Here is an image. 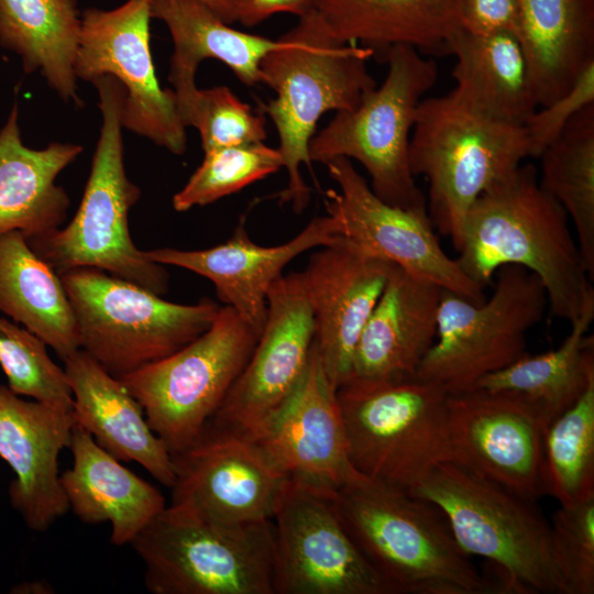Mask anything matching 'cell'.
Returning <instances> with one entry per match:
<instances>
[{
  "mask_svg": "<svg viewBox=\"0 0 594 594\" xmlns=\"http://www.w3.org/2000/svg\"><path fill=\"white\" fill-rule=\"evenodd\" d=\"M457 252L462 271L485 288L502 266L532 272L551 314L570 322L594 297L568 215L540 186L531 164H521L474 201Z\"/></svg>",
  "mask_w": 594,
  "mask_h": 594,
  "instance_id": "6da1fadb",
  "label": "cell"
},
{
  "mask_svg": "<svg viewBox=\"0 0 594 594\" xmlns=\"http://www.w3.org/2000/svg\"><path fill=\"white\" fill-rule=\"evenodd\" d=\"M332 498L391 594H504L460 548L433 503L356 471L332 488Z\"/></svg>",
  "mask_w": 594,
  "mask_h": 594,
  "instance_id": "7a4b0ae2",
  "label": "cell"
},
{
  "mask_svg": "<svg viewBox=\"0 0 594 594\" xmlns=\"http://www.w3.org/2000/svg\"><path fill=\"white\" fill-rule=\"evenodd\" d=\"M277 40L260 65L262 84L276 92L264 111L277 131V148L288 177L278 194L279 204H292L299 213L310 200L300 166H311L308 148L317 123L328 111L354 109L376 87L367 69L374 53L339 41L312 9Z\"/></svg>",
  "mask_w": 594,
  "mask_h": 594,
  "instance_id": "3957f363",
  "label": "cell"
},
{
  "mask_svg": "<svg viewBox=\"0 0 594 594\" xmlns=\"http://www.w3.org/2000/svg\"><path fill=\"white\" fill-rule=\"evenodd\" d=\"M91 84L99 96L101 127L78 210L66 227L28 242L58 274L78 267L98 268L163 296L168 292L169 276L163 265L136 248L129 228V213L141 189L124 167V88L112 76Z\"/></svg>",
  "mask_w": 594,
  "mask_h": 594,
  "instance_id": "277c9868",
  "label": "cell"
},
{
  "mask_svg": "<svg viewBox=\"0 0 594 594\" xmlns=\"http://www.w3.org/2000/svg\"><path fill=\"white\" fill-rule=\"evenodd\" d=\"M408 493L442 510L460 548L491 562L505 594H568L550 521L535 501L451 460Z\"/></svg>",
  "mask_w": 594,
  "mask_h": 594,
  "instance_id": "5b68a950",
  "label": "cell"
},
{
  "mask_svg": "<svg viewBox=\"0 0 594 594\" xmlns=\"http://www.w3.org/2000/svg\"><path fill=\"white\" fill-rule=\"evenodd\" d=\"M530 157L524 127L495 120L451 91L425 98L415 117L409 166L428 183L427 211L458 251L474 201Z\"/></svg>",
  "mask_w": 594,
  "mask_h": 594,
  "instance_id": "8992f818",
  "label": "cell"
},
{
  "mask_svg": "<svg viewBox=\"0 0 594 594\" xmlns=\"http://www.w3.org/2000/svg\"><path fill=\"white\" fill-rule=\"evenodd\" d=\"M448 395L416 376L349 380L338 387L352 468L400 490L414 488L450 460Z\"/></svg>",
  "mask_w": 594,
  "mask_h": 594,
  "instance_id": "52a82bcc",
  "label": "cell"
},
{
  "mask_svg": "<svg viewBox=\"0 0 594 594\" xmlns=\"http://www.w3.org/2000/svg\"><path fill=\"white\" fill-rule=\"evenodd\" d=\"M385 80L359 105L339 111L309 142V158L326 164L336 157L358 161L371 178L373 193L388 205L427 211V200L409 166V142L417 108L437 81L432 58L409 46L385 55ZM428 212V211H427Z\"/></svg>",
  "mask_w": 594,
  "mask_h": 594,
  "instance_id": "ba28073f",
  "label": "cell"
},
{
  "mask_svg": "<svg viewBox=\"0 0 594 594\" xmlns=\"http://www.w3.org/2000/svg\"><path fill=\"white\" fill-rule=\"evenodd\" d=\"M80 349L120 378L187 345L212 324L220 306L176 304L92 267L59 274Z\"/></svg>",
  "mask_w": 594,
  "mask_h": 594,
  "instance_id": "9c48e42d",
  "label": "cell"
},
{
  "mask_svg": "<svg viewBox=\"0 0 594 594\" xmlns=\"http://www.w3.org/2000/svg\"><path fill=\"white\" fill-rule=\"evenodd\" d=\"M130 546L153 594H274L272 520L215 524L169 504Z\"/></svg>",
  "mask_w": 594,
  "mask_h": 594,
  "instance_id": "30bf717a",
  "label": "cell"
},
{
  "mask_svg": "<svg viewBox=\"0 0 594 594\" xmlns=\"http://www.w3.org/2000/svg\"><path fill=\"white\" fill-rule=\"evenodd\" d=\"M494 290L480 302L442 290L435 343L415 376L448 393L473 388L527 354V333L549 307L536 274L518 265L497 270Z\"/></svg>",
  "mask_w": 594,
  "mask_h": 594,
  "instance_id": "8fae6325",
  "label": "cell"
},
{
  "mask_svg": "<svg viewBox=\"0 0 594 594\" xmlns=\"http://www.w3.org/2000/svg\"><path fill=\"white\" fill-rule=\"evenodd\" d=\"M258 337L234 309L223 305L197 339L119 378L172 455L189 446L219 409Z\"/></svg>",
  "mask_w": 594,
  "mask_h": 594,
  "instance_id": "7c38bea8",
  "label": "cell"
},
{
  "mask_svg": "<svg viewBox=\"0 0 594 594\" xmlns=\"http://www.w3.org/2000/svg\"><path fill=\"white\" fill-rule=\"evenodd\" d=\"M332 488L288 476L272 518L274 594H391L342 525Z\"/></svg>",
  "mask_w": 594,
  "mask_h": 594,
  "instance_id": "4fadbf2b",
  "label": "cell"
},
{
  "mask_svg": "<svg viewBox=\"0 0 594 594\" xmlns=\"http://www.w3.org/2000/svg\"><path fill=\"white\" fill-rule=\"evenodd\" d=\"M151 0H128L112 10L81 13L74 61L76 78L112 76L124 88L122 125L175 155L186 151V127L173 89L156 77L150 46Z\"/></svg>",
  "mask_w": 594,
  "mask_h": 594,
  "instance_id": "5bb4252c",
  "label": "cell"
},
{
  "mask_svg": "<svg viewBox=\"0 0 594 594\" xmlns=\"http://www.w3.org/2000/svg\"><path fill=\"white\" fill-rule=\"evenodd\" d=\"M338 189L324 194L327 215L339 234L362 251L471 301L485 298V287L471 279L457 258L442 249L427 211L386 204L371 189L351 160L324 164Z\"/></svg>",
  "mask_w": 594,
  "mask_h": 594,
  "instance_id": "9a60e30c",
  "label": "cell"
},
{
  "mask_svg": "<svg viewBox=\"0 0 594 594\" xmlns=\"http://www.w3.org/2000/svg\"><path fill=\"white\" fill-rule=\"evenodd\" d=\"M172 457L170 505L215 524L272 520L288 475L255 439L207 422Z\"/></svg>",
  "mask_w": 594,
  "mask_h": 594,
  "instance_id": "2e32d148",
  "label": "cell"
},
{
  "mask_svg": "<svg viewBox=\"0 0 594 594\" xmlns=\"http://www.w3.org/2000/svg\"><path fill=\"white\" fill-rule=\"evenodd\" d=\"M450 460L537 501L548 495L544 428L518 396L474 387L449 393Z\"/></svg>",
  "mask_w": 594,
  "mask_h": 594,
  "instance_id": "e0dca14e",
  "label": "cell"
},
{
  "mask_svg": "<svg viewBox=\"0 0 594 594\" xmlns=\"http://www.w3.org/2000/svg\"><path fill=\"white\" fill-rule=\"evenodd\" d=\"M265 324L254 350L208 422L253 438L300 383L315 344L301 272L279 276L267 293Z\"/></svg>",
  "mask_w": 594,
  "mask_h": 594,
  "instance_id": "ac0fdd59",
  "label": "cell"
},
{
  "mask_svg": "<svg viewBox=\"0 0 594 594\" xmlns=\"http://www.w3.org/2000/svg\"><path fill=\"white\" fill-rule=\"evenodd\" d=\"M392 265L339 237L314 252L301 272L314 317L315 344L337 389L350 377L358 339Z\"/></svg>",
  "mask_w": 594,
  "mask_h": 594,
  "instance_id": "d6986e66",
  "label": "cell"
},
{
  "mask_svg": "<svg viewBox=\"0 0 594 594\" xmlns=\"http://www.w3.org/2000/svg\"><path fill=\"white\" fill-rule=\"evenodd\" d=\"M73 427L72 411L26 400L0 385V458L14 475L10 504L33 531H46L69 512L58 459L69 449Z\"/></svg>",
  "mask_w": 594,
  "mask_h": 594,
  "instance_id": "ffe728a7",
  "label": "cell"
},
{
  "mask_svg": "<svg viewBox=\"0 0 594 594\" xmlns=\"http://www.w3.org/2000/svg\"><path fill=\"white\" fill-rule=\"evenodd\" d=\"M339 237L336 220L327 215L314 218L283 244L262 246L250 239L241 221L228 241L209 249L162 248L144 253L161 265L177 266L208 278L219 300L261 334L266 320L267 293L283 270L302 253L330 244Z\"/></svg>",
  "mask_w": 594,
  "mask_h": 594,
  "instance_id": "44dd1931",
  "label": "cell"
},
{
  "mask_svg": "<svg viewBox=\"0 0 594 594\" xmlns=\"http://www.w3.org/2000/svg\"><path fill=\"white\" fill-rule=\"evenodd\" d=\"M253 439L288 476L337 487L355 471L348 458L337 388L316 344L297 388Z\"/></svg>",
  "mask_w": 594,
  "mask_h": 594,
  "instance_id": "7402d4cb",
  "label": "cell"
},
{
  "mask_svg": "<svg viewBox=\"0 0 594 594\" xmlns=\"http://www.w3.org/2000/svg\"><path fill=\"white\" fill-rule=\"evenodd\" d=\"M442 290L393 264L358 339L349 380L415 376L436 340Z\"/></svg>",
  "mask_w": 594,
  "mask_h": 594,
  "instance_id": "603a6c76",
  "label": "cell"
},
{
  "mask_svg": "<svg viewBox=\"0 0 594 594\" xmlns=\"http://www.w3.org/2000/svg\"><path fill=\"white\" fill-rule=\"evenodd\" d=\"M63 362L73 394L74 424L114 458L136 462L170 488L175 480L172 453L123 383L81 349Z\"/></svg>",
  "mask_w": 594,
  "mask_h": 594,
  "instance_id": "cb8c5ba5",
  "label": "cell"
},
{
  "mask_svg": "<svg viewBox=\"0 0 594 594\" xmlns=\"http://www.w3.org/2000/svg\"><path fill=\"white\" fill-rule=\"evenodd\" d=\"M72 466L61 474L69 510L86 524L109 522L113 546L131 544L165 507L163 494L74 424Z\"/></svg>",
  "mask_w": 594,
  "mask_h": 594,
  "instance_id": "d4e9b609",
  "label": "cell"
},
{
  "mask_svg": "<svg viewBox=\"0 0 594 594\" xmlns=\"http://www.w3.org/2000/svg\"><path fill=\"white\" fill-rule=\"evenodd\" d=\"M82 150L80 144L61 142L28 147L13 103L0 130V235L19 231L31 240L63 226L70 199L56 178Z\"/></svg>",
  "mask_w": 594,
  "mask_h": 594,
  "instance_id": "484cf974",
  "label": "cell"
},
{
  "mask_svg": "<svg viewBox=\"0 0 594 594\" xmlns=\"http://www.w3.org/2000/svg\"><path fill=\"white\" fill-rule=\"evenodd\" d=\"M312 10L343 43H361L385 57L394 46L447 55L461 30L458 0H311Z\"/></svg>",
  "mask_w": 594,
  "mask_h": 594,
  "instance_id": "4316f807",
  "label": "cell"
},
{
  "mask_svg": "<svg viewBox=\"0 0 594 594\" xmlns=\"http://www.w3.org/2000/svg\"><path fill=\"white\" fill-rule=\"evenodd\" d=\"M447 54L457 59L451 92L471 108L505 123L522 127L538 108L529 64L512 33H454Z\"/></svg>",
  "mask_w": 594,
  "mask_h": 594,
  "instance_id": "83f0119b",
  "label": "cell"
},
{
  "mask_svg": "<svg viewBox=\"0 0 594 594\" xmlns=\"http://www.w3.org/2000/svg\"><path fill=\"white\" fill-rule=\"evenodd\" d=\"M518 1V37L541 107L563 95L594 62V0Z\"/></svg>",
  "mask_w": 594,
  "mask_h": 594,
  "instance_id": "f1b7e54d",
  "label": "cell"
},
{
  "mask_svg": "<svg viewBox=\"0 0 594 594\" xmlns=\"http://www.w3.org/2000/svg\"><path fill=\"white\" fill-rule=\"evenodd\" d=\"M0 314L36 334L62 361L80 349L59 274L19 231L0 235Z\"/></svg>",
  "mask_w": 594,
  "mask_h": 594,
  "instance_id": "f546056e",
  "label": "cell"
},
{
  "mask_svg": "<svg viewBox=\"0 0 594 594\" xmlns=\"http://www.w3.org/2000/svg\"><path fill=\"white\" fill-rule=\"evenodd\" d=\"M593 320L594 297L570 322L571 330L557 349L534 356L527 353L481 378L474 387L518 396L532 408L546 430L594 381V337L587 333Z\"/></svg>",
  "mask_w": 594,
  "mask_h": 594,
  "instance_id": "4dcf8cb0",
  "label": "cell"
},
{
  "mask_svg": "<svg viewBox=\"0 0 594 594\" xmlns=\"http://www.w3.org/2000/svg\"><path fill=\"white\" fill-rule=\"evenodd\" d=\"M81 25L77 0H0V45L24 73L40 72L66 103L82 106L74 61Z\"/></svg>",
  "mask_w": 594,
  "mask_h": 594,
  "instance_id": "1f68e13d",
  "label": "cell"
},
{
  "mask_svg": "<svg viewBox=\"0 0 594 594\" xmlns=\"http://www.w3.org/2000/svg\"><path fill=\"white\" fill-rule=\"evenodd\" d=\"M151 16L173 40L168 78L194 77L200 63L217 59L248 86L262 84L260 65L278 40L231 28L198 0H151Z\"/></svg>",
  "mask_w": 594,
  "mask_h": 594,
  "instance_id": "d6a6232c",
  "label": "cell"
},
{
  "mask_svg": "<svg viewBox=\"0 0 594 594\" xmlns=\"http://www.w3.org/2000/svg\"><path fill=\"white\" fill-rule=\"evenodd\" d=\"M539 158V184L572 220L576 243L593 282L594 103L580 111Z\"/></svg>",
  "mask_w": 594,
  "mask_h": 594,
  "instance_id": "836d02e7",
  "label": "cell"
},
{
  "mask_svg": "<svg viewBox=\"0 0 594 594\" xmlns=\"http://www.w3.org/2000/svg\"><path fill=\"white\" fill-rule=\"evenodd\" d=\"M548 495L569 506L594 498V381L544 432Z\"/></svg>",
  "mask_w": 594,
  "mask_h": 594,
  "instance_id": "e575fe53",
  "label": "cell"
},
{
  "mask_svg": "<svg viewBox=\"0 0 594 594\" xmlns=\"http://www.w3.org/2000/svg\"><path fill=\"white\" fill-rule=\"evenodd\" d=\"M183 124L199 132L204 152L264 142V117L227 86L199 89L195 78L169 80Z\"/></svg>",
  "mask_w": 594,
  "mask_h": 594,
  "instance_id": "d590c367",
  "label": "cell"
},
{
  "mask_svg": "<svg viewBox=\"0 0 594 594\" xmlns=\"http://www.w3.org/2000/svg\"><path fill=\"white\" fill-rule=\"evenodd\" d=\"M283 167L278 148L264 142L216 148L205 153L199 167L172 199L178 212L212 204Z\"/></svg>",
  "mask_w": 594,
  "mask_h": 594,
  "instance_id": "8d00e7d4",
  "label": "cell"
},
{
  "mask_svg": "<svg viewBox=\"0 0 594 594\" xmlns=\"http://www.w3.org/2000/svg\"><path fill=\"white\" fill-rule=\"evenodd\" d=\"M0 367L13 393L72 411L69 383L64 369L51 359L47 344L4 316H0Z\"/></svg>",
  "mask_w": 594,
  "mask_h": 594,
  "instance_id": "74e56055",
  "label": "cell"
},
{
  "mask_svg": "<svg viewBox=\"0 0 594 594\" xmlns=\"http://www.w3.org/2000/svg\"><path fill=\"white\" fill-rule=\"evenodd\" d=\"M550 526L556 561L568 594H593L594 498L560 505Z\"/></svg>",
  "mask_w": 594,
  "mask_h": 594,
  "instance_id": "f35d334b",
  "label": "cell"
},
{
  "mask_svg": "<svg viewBox=\"0 0 594 594\" xmlns=\"http://www.w3.org/2000/svg\"><path fill=\"white\" fill-rule=\"evenodd\" d=\"M592 103H594V62L579 74L563 95L538 107L522 125L530 157H539L558 139L569 122Z\"/></svg>",
  "mask_w": 594,
  "mask_h": 594,
  "instance_id": "ab89813d",
  "label": "cell"
},
{
  "mask_svg": "<svg viewBox=\"0 0 594 594\" xmlns=\"http://www.w3.org/2000/svg\"><path fill=\"white\" fill-rule=\"evenodd\" d=\"M458 8L461 29L466 32L519 35L518 0H458Z\"/></svg>",
  "mask_w": 594,
  "mask_h": 594,
  "instance_id": "60d3db41",
  "label": "cell"
},
{
  "mask_svg": "<svg viewBox=\"0 0 594 594\" xmlns=\"http://www.w3.org/2000/svg\"><path fill=\"white\" fill-rule=\"evenodd\" d=\"M311 9V0H235V19L251 28L277 13L300 18Z\"/></svg>",
  "mask_w": 594,
  "mask_h": 594,
  "instance_id": "b9f144b4",
  "label": "cell"
},
{
  "mask_svg": "<svg viewBox=\"0 0 594 594\" xmlns=\"http://www.w3.org/2000/svg\"><path fill=\"white\" fill-rule=\"evenodd\" d=\"M212 10L228 24L237 22L235 0H198Z\"/></svg>",
  "mask_w": 594,
  "mask_h": 594,
  "instance_id": "7bdbcfd3",
  "label": "cell"
}]
</instances>
